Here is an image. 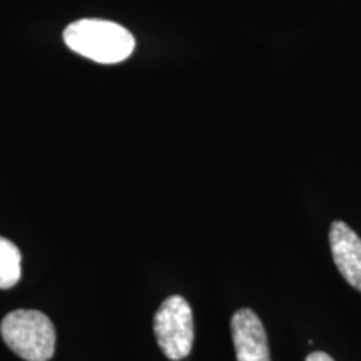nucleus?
Masks as SVG:
<instances>
[{"label": "nucleus", "instance_id": "423d86ee", "mask_svg": "<svg viewBox=\"0 0 361 361\" xmlns=\"http://www.w3.org/2000/svg\"><path fill=\"white\" fill-rule=\"evenodd\" d=\"M22 256L19 247L0 236V290H8L19 283Z\"/></svg>", "mask_w": 361, "mask_h": 361}, {"label": "nucleus", "instance_id": "7ed1b4c3", "mask_svg": "<svg viewBox=\"0 0 361 361\" xmlns=\"http://www.w3.org/2000/svg\"><path fill=\"white\" fill-rule=\"evenodd\" d=\"M154 335L166 358H188L194 343L192 310L183 296L173 295L162 301L154 314Z\"/></svg>", "mask_w": 361, "mask_h": 361}, {"label": "nucleus", "instance_id": "39448f33", "mask_svg": "<svg viewBox=\"0 0 361 361\" xmlns=\"http://www.w3.org/2000/svg\"><path fill=\"white\" fill-rule=\"evenodd\" d=\"M329 247L341 276L361 293V238L346 223L333 221L329 226Z\"/></svg>", "mask_w": 361, "mask_h": 361}, {"label": "nucleus", "instance_id": "0eeeda50", "mask_svg": "<svg viewBox=\"0 0 361 361\" xmlns=\"http://www.w3.org/2000/svg\"><path fill=\"white\" fill-rule=\"evenodd\" d=\"M305 361H335V360H333L329 355L323 353V351H313V353L306 356Z\"/></svg>", "mask_w": 361, "mask_h": 361}, {"label": "nucleus", "instance_id": "20e7f679", "mask_svg": "<svg viewBox=\"0 0 361 361\" xmlns=\"http://www.w3.org/2000/svg\"><path fill=\"white\" fill-rule=\"evenodd\" d=\"M231 336L238 361H271L268 335L259 316L251 308L234 311Z\"/></svg>", "mask_w": 361, "mask_h": 361}, {"label": "nucleus", "instance_id": "f257e3e1", "mask_svg": "<svg viewBox=\"0 0 361 361\" xmlns=\"http://www.w3.org/2000/svg\"><path fill=\"white\" fill-rule=\"evenodd\" d=\"M64 42L74 52L99 62L117 64L134 52L135 39L123 25L102 19H80L64 30Z\"/></svg>", "mask_w": 361, "mask_h": 361}, {"label": "nucleus", "instance_id": "f03ea898", "mask_svg": "<svg viewBox=\"0 0 361 361\" xmlns=\"http://www.w3.org/2000/svg\"><path fill=\"white\" fill-rule=\"evenodd\" d=\"M0 333L8 348L25 361H47L56 351V329L40 311H12L2 319Z\"/></svg>", "mask_w": 361, "mask_h": 361}]
</instances>
